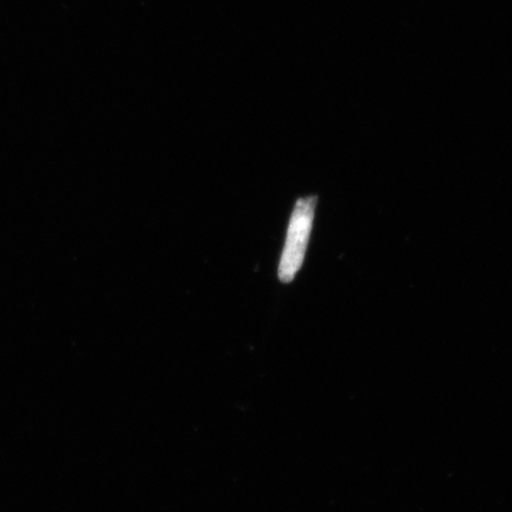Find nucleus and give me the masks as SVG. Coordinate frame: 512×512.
Wrapping results in <instances>:
<instances>
[{
	"mask_svg": "<svg viewBox=\"0 0 512 512\" xmlns=\"http://www.w3.org/2000/svg\"><path fill=\"white\" fill-rule=\"evenodd\" d=\"M317 203V196H309L299 198L294 206L278 271L279 280L283 284L292 283L303 266Z\"/></svg>",
	"mask_w": 512,
	"mask_h": 512,
	"instance_id": "nucleus-1",
	"label": "nucleus"
}]
</instances>
